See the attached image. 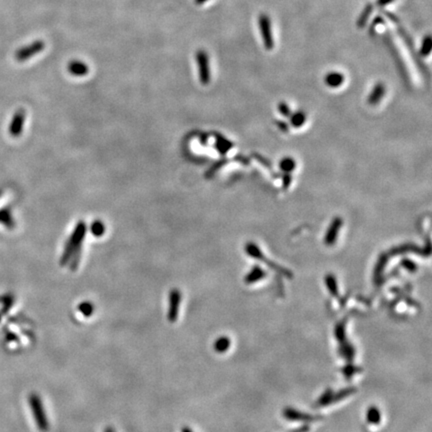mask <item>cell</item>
Listing matches in <instances>:
<instances>
[{
    "label": "cell",
    "instance_id": "1",
    "mask_svg": "<svg viewBox=\"0 0 432 432\" xmlns=\"http://www.w3.org/2000/svg\"><path fill=\"white\" fill-rule=\"evenodd\" d=\"M86 234V224L84 221L80 220L77 222L73 232L71 233L70 237L68 238L62 255L60 258V265L65 266L69 263L72 255L74 252L82 249V243L83 239Z\"/></svg>",
    "mask_w": 432,
    "mask_h": 432
},
{
    "label": "cell",
    "instance_id": "2",
    "mask_svg": "<svg viewBox=\"0 0 432 432\" xmlns=\"http://www.w3.org/2000/svg\"><path fill=\"white\" fill-rule=\"evenodd\" d=\"M28 403L33 413V417L38 429L42 432H47L49 430V420L47 419L40 396L35 393L30 394L28 397Z\"/></svg>",
    "mask_w": 432,
    "mask_h": 432
},
{
    "label": "cell",
    "instance_id": "3",
    "mask_svg": "<svg viewBox=\"0 0 432 432\" xmlns=\"http://www.w3.org/2000/svg\"><path fill=\"white\" fill-rule=\"evenodd\" d=\"M245 252L247 253V254H249L254 259H257L259 261L265 262L267 266H269L270 268H273L274 270H276L278 273H281L283 276H285V277H292V273L289 270H287V269H285V268H283L281 266L276 265L274 262L268 260L265 257V255H263L262 251L260 250V248L258 247L257 244H255L253 242L246 243V245H245Z\"/></svg>",
    "mask_w": 432,
    "mask_h": 432
},
{
    "label": "cell",
    "instance_id": "4",
    "mask_svg": "<svg viewBox=\"0 0 432 432\" xmlns=\"http://www.w3.org/2000/svg\"><path fill=\"white\" fill-rule=\"evenodd\" d=\"M196 62L198 67L199 81L203 85L209 84L211 79V73H210V65H209V57L205 51L199 50L196 53Z\"/></svg>",
    "mask_w": 432,
    "mask_h": 432
},
{
    "label": "cell",
    "instance_id": "5",
    "mask_svg": "<svg viewBox=\"0 0 432 432\" xmlns=\"http://www.w3.org/2000/svg\"><path fill=\"white\" fill-rule=\"evenodd\" d=\"M260 35L263 41V44L267 50H271L274 47L273 34L271 31V22L267 14H260L258 19Z\"/></svg>",
    "mask_w": 432,
    "mask_h": 432
},
{
    "label": "cell",
    "instance_id": "6",
    "mask_svg": "<svg viewBox=\"0 0 432 432\" xmlns=\"http://www.w3.org/2000/svg\"><path fill=\"white\" fill-rule=\"evenodd\" d=\"M342 225H343V220L341 217H339V216H336V217H334L332 219V221L330 222V224L326 230V233L324 235V244L325 245L332 246L333 244H335Z\"/></svg>",
    "mask_w": 432,
    "mask_h": 432
},
{
    "label": "cell",
    "instance_id": "7",
    "mask_svg": "<svg viewBox=\"0 0 432 432\" xmlns=\"http://www.w3.org/2000/svg\"><path fill=\"white\" fill-rule=\"evenodd\" d=\"M180 303H181V292L176 288L172 289L169 293V306L167 312V318L172 323L175 322L178 318Z\"/></svg>",
    "mask_w": 432,
    "mask_h": 432
},
{
    "label": "cell",
    "instance_id": "8",
    "mask_svg": "<svg viewBox=\"0 0 432 432\" xmlns=\"http://www.w3.org/2000/svg\"><path fill=\"white\" fill-rule=\"evenodd\" d=\"M283 415L286 419L288 420H293V421H304V422H310V421H315V420H319L321 417L319 416H314V415H310L307 414L298 410H295L293 408L287 407L284 409L283 411Z\"/></svg>",
    "mask_w": 432,
    "mask_h": 432
},
{
    "label": "cell",
    "instance_id": "9",
    "mask_svg": "<svg viewBox=\"0 0 432 432\" xmlns=\"http://www.w3.org/2000/svg\"><path fill=\"white\" fill-rule=\"evenodd\" d=\"M385 93H386L385 85L383 83L379 82V83L374 85L373 89L371 90V92H370V94H369V97H368L367 101H368V103L370 105H376L384 97Z\"/></svg>",
    "mask_w": 432,
    "mask_h": 432
},
{
    "label": "cell",
    "instance_id": "10",
    "mask_svg": "<svg viewBox=\"0 0 432 432\" xmlns=\"http://www.w3.org/2000/svg\"><path fill=\"white\" fill-rule=\"evenodd\" d=\"M345 81V76L337 71H331L329 73H327L324 77V83L326 84V86L330 87V88H338L340 87Z\"/></svg>",
    "mask_w": 432,
    "mask_h": 432
},
{
    "label": "cell",
    "instance_id": "11",
    "mask_svg": "<svg viewBox=\"0 0 432 432\" xmlns=\"http://www.w3.org/2000/svg\"><path fill=\"white\" fill-rule=\"evenodd\" d=\"M265 276H266L265 270L262 269L259 265H255L244 277V282L246 284H252L263 279Z\"/></svg>",
    "mask_w": 432,
    "mask_h": 432
},
{
    "label": "cell",
    "instance_id": "12",
    "mask_svg": "<svg viewBox=\"0 0 432 432\" xmlns=\"http://www.w3.org/2000/svg\"><path fill=\"white\" fill-rule=\"evenodd\" d=\"M68 71L74 76H84L88 73V66L79 60H73L68 64Z\"/></svg>",
    "mask_w": 432,
    "mask_h": 432
},
{
    "label": "cell",
    "instance_id": "13",
    "mask_svg": "<svg viewBox=\"0 0 432 432\" xmlns=\"http://www.w3.org/2000/svg\"><path fill=\"white\" fill-rule=\"evenodd\" d=\"M366 420L372 425H378L381 421V412L376 406H370L366 411Z\"/></svg>",
    "mask_w": 432,
    "mask_h": 432
},
{
    "label": "cell",
    "instance_id": "14",
    "mask_svg": "<svg viewBox=\"0 0 432 432\" xmlns=\"http://www.w3.org/2000/svg\"><path fill=\"white\" fill-rule=\"evenodd\" d=\"M231 345V340L227 336H221L218 339H216L213 344V348L216 352L218 353H224L226 352Z\"/></svg>",
    "mask_w": 432,
    "mask_h": 432
},
{
    "label": "cell",
    "instance_id": "15",
    "mask_svg": "<svg viewBox=\"0 0 432 432\" xmlns=\"http://www.w3.org/2000/svg\"><path fill=\"white\" fill-rule=\"evenodd\" d=\"M289 121H290V125L294 128H300L304 125V123L306 121V114L301 111L298 110L296 112L291 113L290 117H289Z\"/></svg>",
    "mask_w": 432,
    "mask_h": 432
},
{
    "label": "cell",
    "instance_id": "16",
    "mask_svg": "<svg viewBox=\"0 0 432 432\" xmlns=\"http://www.w3.org/2000/svg\"><path fill=\"white\" fill-rule=\"evenodd\" d=\"M296 161L294 160V158L290 157V156H285L283 157L280 161H279V169L283 172V173H288L290 174L292 171H294V169L296 168Z\"/></svg>",
    "mask_w": 432,
    "mask_h": 432
},
{
    "label": "cell",
    "instance_id": "17",
    "mask_svg": "<svg viewBox=\"0 0 432 432\" xmlns=\"http://www.w3.org/2000/svg\"><path fill=\"white\" fill-rule=\"evenodd\" d=\"M325 285L328 289V291L330 292V294L334 297L338 296V285H337V281L335 276L333 274H327L325 276Z\"/></svg>",
    "mask_w": 432,
    "mask_h": 432
},
{
    "label": "cell",
    "instance_id": "18",
    "mask_svg": "<svg viewBox=\"0 0 432 432\" xmlns=\"http://www.w3.org/2000/svg\"><path fill=\"white\" fill-rule=\"evenodd\" d=\"M355 391H356V389H355L354 387H347V388H345V389H342V390H340L339 392H337L336 394L333 393L332 398H331V401H330V404L333 403V402H336V401L342 400L343 398L348 397L349 395L353 394Z\"/></svg>",
    "mask_w": 432,
    "mask_h": 432
},
{
    "label": "cell",
    "instance_id": "19",
    "mask_svg": "<svg viewBox=\"0 0 432 432\" xmlns=\"http://www.w3.org/2000/svg\"><path fill=\"white\" fill-rule=\"evenodd\" d=\"M78 310L81 312L82 315L85 317H89L93 314L94 311V305L90 301H83L78 305Z\"/></svg>",
    "mask_w": 432,
    "mask_h": 432
},
{
    "label": "cell",
    "instance_id": "20",
    "mask_svg": "<svg viewBox=\"0 0 432 432\" xmlns=\"http://www.w3.org/2000/svg\"><path fill=\"white\" fill-rule=\"evenodd\" d=\"M233 145H232V143L230 142V141H228L227 139H225V138H222V137H217V141H216V145H215V147L217 148V150L222 154V155H225V154L227 153V151L232 147Z\"/></svg>",
    "mask_w": 432,
    "mask_h": 432
},
{
    "label": "cell",
    "instance_id": "21",
    "mask_svg": "<svg viewBox=\"0 0 432 432\" xmlns=\"http://www.w3.org/2000/svg\"><path fill=\"white\" fill-rule=\"evenodd\" d=\"M90 231L96 237H100L105 233V225L100 220H95L92 222L90 226Z\"/></svg>",
    "mask_w": 432,
    "mask_h": 432
},
{
    "label": "cell",
    "instance_id": "22",
    "mask_svg": "<svg viewBox=\"0 0 432 432\" xmlns=\"http://www.w3.org/2000/svg\"><path fill=\"white\" fill-rule=\"evenodd\" d=\"M371 12H372V6L370 5V4H368V5L364 8V10L362 11V13H361V15H360V17H359V19H358V21H357V25H358V27H364V26H365V24H366V22H367V20H368L370 14H371Z\"/></svg>",
    "mask_w": 432,
    "mask_h": 432
},
{
    "label": "cell",
    "instance_id": "23",
    "mask_svg": "<svg viewBox=\"0 0 432 432\" xmlns=\"http://www.w3.org/2000/svg\"><path fill=\"white\" fill-rule=\"evenodd\" d=\"M335 337L340 343L345 342V322H340L335 327Z\"/></svg>",
    "mask_w": 432,
    "mask_h": 432
},
{
    "label": "cell",
    "instance_id": "24",
    "mask_svg": "<svg viewBox=\"0 0 432 432\" xmlns=\"http://www.w3.org/2000/svg\"><path fill=\"white\" fill-rule=\"evenodd\" d=\"M23 120H24V115H23L22 112H19V113L15 116L14 121H13V124H12V133H13V134H15V135H16V134H19V132L21 131V127H22Z\"/></svg>",
    "mask_w": 432,
    "mask_h": 432
},
{
    "label": "cell",
    "instance_id": "25",
    "mask_svg": "<svg viewBox=\"0 0 432 432\" xmlns=\"http://www.w3.org/2000/svg\"><path fill=\"white\" fill-rule=\"evenodd\" d=\"M332 395H333V391H332L331 389L326 390V391L322 394V396L318 399L317 404L320 405V406H325V405L330 404V401H331Z\"/></svg>",
    "mask_w": 432,
    "mask_h": 432
},
{
    "label": "cell",
    "instance_id": "26",
    "mask_svg": "<svg viewBox=\"0 0 432 432\" xmlns=\"http://www.w3.org/2000/svg\"><path fill=\"white\" fill-rule=\"evenodd\" d=\"M277 110H278V113H279V114H281V115H282L283 117H285V118H289L290 115H291V113H292L291 108H290L289 105H288L286 102H284V101H281V102L278 103V105H277Z\"/></svg>",
    "mask_w": 432,
    "mask_h": 432
},
{
    "label": "cell",
    "instance_id": "27",
    "mask_svg": "<svg viewBox=\"0 0 432 432\" xmlns=\"http://www.w3.org/2000/svg\"><path fill=\"white\" fill-rule=\"evenodd\" d=\"M431 51V38L430 36H426L421 44V48H420V54L421 56L425 57L427 56Z\"/></svg>",
    "mask_w": 432,
    "mask_h": 432
},
{
    "label": "cell",
    "instance_id": "28",
    "mask_svg": "<svg viewBox=\"0 0 432 432\" xmlns=\"http://www.w3.org/2000/svg\"><path fill=\"white\" fill-rule=\"evenodd\" d=\"M385 264H386V257H384V256L382 255V256L379 258L378 263H377L376 268H375V279H376V280H378L379 276L381 275V273H382V271H383V269H384V267H385ZM376 280H375V281H376Z\"/></svg>",
    "mask_w": 432,
    "mask_h": 432
},
{
    "label": "cell",
    "instance_id": "29",
    "mask_svg": "<svg viewBox=\"0 0 432 432\" xmlns=\"http://www.w3.org/2000/svg\"><path fill=\"white\" fill-rule=\"evenodd\" d=\"M401 266L410 272H414L415 270H417L416 263L411 259H407V258H404L402 261H401Z\"/></svg>",
    "mask_w": 432,
    "mask_h": 432
},
{
    "label": "cell",
    "instance_id": "30",
    "mask_svg": "<svg viewBox=\"0 0 432 432\" xmlns=\"http://www.w3.org/2000/svg\"><path fill=\"white\" fill-rule=\"evenodd\" d=\"M359 371H360L359 368H357L355 366H351V365H348L343 369V373L347 378L353 376L356 372H359Z\"/></svg>",
    "mask_w": 432,
    "mask_h": 432
},
{
    "label": "cell",
    "instance_id": "31",
    "mask_svg": "<svg viewBox=\"0 0 432 432\" xmlns=\"http://www.w3.org/2000/svg\"><path fill=\"white\" fill-rule=\"evenodd\" d=\"M341 351L343 352V356H345L347 359H351V358H353V355H354L353 347L350 346L349 344H342Z\"/></svg>",
    "mask_w": 432,
    "mask_h": 432
},
{
    "label": "cell",
    "instance_id": "32",
    "mask_svg": "<svg viewBox=\"0 0 432 432\" xmlns=\"http://www.w3.org/2000/svg\"><path fill=\"white\" fill-rule=\"evenodd\" d=\"M290 182H291V176H290V174H288V173H284V177H283V186H284V188L289 187Z\"/></svg>",
    "mask_w": 432,
    "mask_h": 432
},
{
    "label": "cell",
    "instance_id": "33",
    "mask_svg": "<svg viewBox=\"0 0 432 432\" xmlns=\"http://www.w3.org/2000/svg\"><path fill=\"white\" fill-rule=\"evenodd\" d=\"M277 124H278L279 129H280L281 131H283V132H287V131L289 130V128H288V124H287V123L283 122V121L278 122V123H277Z\"/></svg>",
    "mask_w": 432,
    "mask_h": 432
},
{
    "label": "cell",
    "instance_id": "34",
    "mask_svg": "<svg viewBox=\"0 0 432 432\" xmlns=\"http://www.w3.org/2000/svg\"><path fill=\"white\" fill-rule=\"evenodd\" d=\"M394 0H377V5L378 6H385L389 3H391Z\"/></svg>",
    "mask_w": 432,
    "mask_h": 432
},
{
    "label": "cell",
    "instance_id": "35",
    "mask_svg": "<svg viewBox=\"0 0 432 432\" xmlns=\"http://www.w3.org/2000/svg\"><path fill=\"white\" fill-rule=\"evenodd\" d=\"M181 432H193V431L190 428H188V427H183Z\"/></svg>",
    "mask_w": 432,
    "mask_h": 432
},
{
    "label": "cell",
    "instance_id": "36",
    "mask_svg": "<svg viewBox=\"0 0 432 432\" xmlns=\"http://www.w3.org/2000/svg\"><path fill=\"white\" fill-rule=\"evenodd\" d=\"M103 432H115V430L112 427H106Z\"/></svg>",
    "mask_w": 432,
    "mask_h": 432
},
{
    "label": "cell",
    "instance_id": "37",
    "mask_svg": "<svg viewBox=\"0 0 432 432\" xmlns=\"http://www.w3.org/2000/svg\"><path fill=\"white\" fill-rule=\"evenodd\" d=\"M207 0H195V2L197 3V4H203L204 2H206Z\"/></svg>",
    "mask_w": 432,
    "mask_h": 432
}]
</instances>
